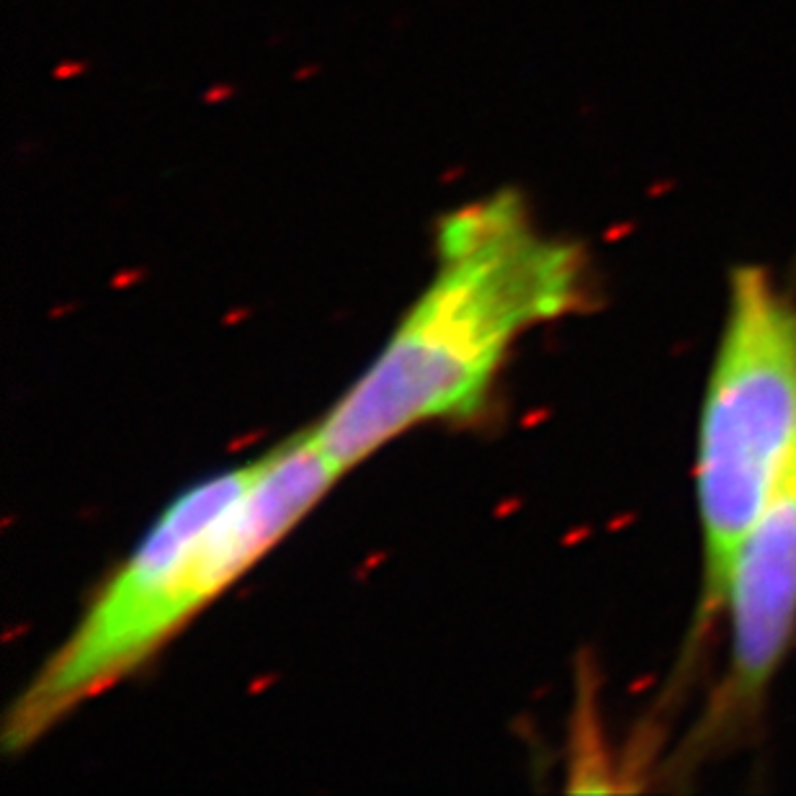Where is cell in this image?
Here are the masks:
<instances>
[{"label": "cell", "mask_w": 796, "mask_h": 796, "mask_svg": "<svg viewBox=\"0 0 796 796\" xmlns=\"http://www.w3.org/2000/svg\"><path fill=\"white\" fill-rule=\"evenodd\" d=\"M341 472L312 430L184 490L21 688L3 748L26 750L150 660L302 521Z\"/></svg>", "instance_id": "7a4b0ae2"}, {"label": "cell", "mask_w": 796, "mask_h": 796, "mask_svg": "<svg viewBox=\"0 0 796 796\" xmlns=\"http://www.w3.org/2000/svg\"><path fill=\"white\" fill-rule=\"evenodd\" d=\"M722 611L729 654L683 755L699 763L760 719L773 678L796 637V467L765 502L734 551Z\"/></svg>", "instance_id": "277c9868"}, {"label": "cell", "mask_w": 796, "mask_h": 796, "mask_svg": "<svg viewBox=\"0 0 796 796\" xmlns=\"http://www.w3.org/2000/svg\"><path fill=\"white\" fill-rule=\"evenodd\" d=\"M433 250L428 287L312 430L341 474L415 425L477 415L513 343L585 294L580 247L539 232L513 191L438 219Z\"/></svg>", "instance_id": "6da1fadb"}, {"label": "cell", "mask_w": 796, "mask_h": 796, "mask_svg": "<svg viewBox=\"0 0 796 796\" xmlns=\"http://www.w3.org/2000/svg\"><path fill=\"white\" fill-rule=\"evenodd\" d=\"M796 467V296L740 266L701 397L696 500L701 601L696 634L722 611L742 536Z\"/></svg>", "instance_id": "3957f363"}]
</instances>
